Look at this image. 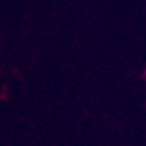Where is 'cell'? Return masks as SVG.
<instances>
[{
    "label": "cell",
    "instance_id": "cell-1",
    "mask_svg": "<svg viewBox=\"0 0 146 146\" xmlns=\"http://www.w3.org/2000/svg\"><path fill=\"white\" fill-rule=\"evenodd\" d=\"M143 78L146 79V69H145V72H143Z\"/></svg>",
    "mask_w": 146,
    "mask_h": 146
}]
</instances>
